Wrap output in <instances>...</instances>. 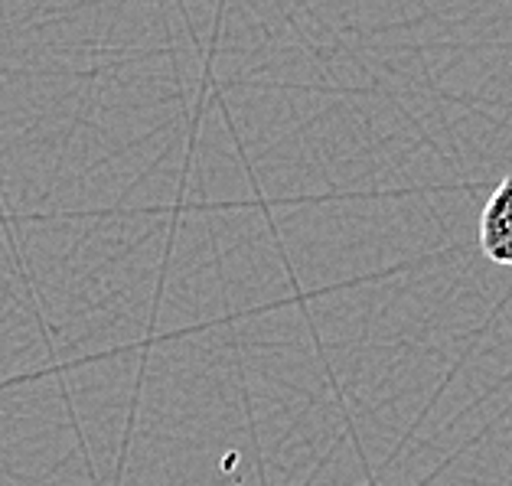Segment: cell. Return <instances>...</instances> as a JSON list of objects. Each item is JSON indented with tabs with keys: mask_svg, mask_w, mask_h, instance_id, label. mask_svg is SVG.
Segmentation results:
<instances>
[{
	"mask_svg": "<svg viewBox=\"0 0 512 486\" xmlns=\"http://www.w3.org/2000/svg\"><path fill=\"white\" fill-rule=\"evenodd\" d=\"M480 248L496 265L512 268V177L496 186L480 216Z\"/></svg>",
	"mask_w": 512,
	"mask_h": 486,
	"instance_id": "obj_1",
	"label": "cell"
}]
</instances>
